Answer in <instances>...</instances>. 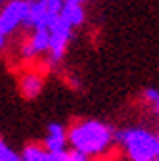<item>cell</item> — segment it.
Wrapping results in <instances>:
<instances>
[{
    "mask_svg": "<svg viewBox=\"0 0 159 161\" xmlns=\"http://www.w3.org/2000/svg\"><path fill=\"white\" fill-rule=\"evenodd\" d=\"M2 2H4V0H0V4H2Z\"/></svg>",
    "mask_w": 159,
    "mask_h": 161,
    "instance_id": "cell-11",
    "label": "cell"
},
{
    "mask_svg": "<svg viewBox=\"0 0 159 161\" xmlns=\"http://www.w3.org/2000/svg\"><path fill=\"white\" fill-rule=\"evenodd\" d=\"M42 83H44L42 75L36 69H29L19 77V94H21L25 100H33V98H36L41 94Z\"/></svg>",
    "mask_w": 159,
    "mask_h": 161,
    "instance_id": "cell-5",
    "label": "cell"
},
{
    "mask_svg": "<svg viewBox=\"0 0 159 161\" xmlns=\"http://www.w3.org/2000/svg\"><path fill=\"white\" fill-rule=\"evenodd\" d=\"M56 159H58V161H88V157H86L85 153L77 152V150H73V148H67L65 152H62L59 155H56Z\"/></svg>",
    "mask_w": 159,
    "mask_h": 161,
    "instance_id": "cell-8",
    "label": "cell"
},
{
    "mask_svg": "<svg viewBox=\"0 0 159 161\" xmlns=\"http://www.w3.org/2000/svg\"><path fill=\"white\" fill-rule=\"evenodd\" d=\"M21 161H58V159L44 148V144H29L21 153Z\"/></svg>",
    "mask_w": 159,
    "mask_h": 161,
    "instance_id": "cell-7",
    "label": "cell"
},
{
    "mask_svg": "<svg viewBox=\"0 0 159 161\" xmlns=\"http://www.w3.org/2000/svg\"><path fill=\"white\" fill-rule=\"evenodd\" d=\"M117 142L123 146L130 161H153L159 155L157 134L142 127H129L117 132Z\"/></svg>",
    "mask_w": 159,
    "mask_h": 161,
    "instance_id": "cell-2",
    "label": "cell"
},
{
    "mask_svg": "<svg viewBox=\"0 0 159 161\" xmlns=\"http://www.w3.org/2000/svg\"><path fill=\"white\" fill-rule=\"evenodd\" d=\"M144 100L153 108V111L159 113V90H155V88H148V90H144Z\"/></svg>",
    "mask_w": 159,
    "mask_h": 161,
    "instance_id": "cell-9",
    "label": "cell"
},
{
    "mask_svg": "<svg viewBox=\"0 0 159 161\" xmlns=\"http://www.w3.org/2000/svg\"><path fill=\"white\" fill-rule=\"evenodd\" d=\"M29 10H31L29 0H12V2H8L0 10V33L4 36H8L19 25L27 23Z\"/></svg>",
    "mask_w": 159,
    "mask_h": 161,
    "instance_id": "cell-3",
    "label": "cell"
},
{
    "mask_svg": "<svg viewBox=\"0 0 159 161\" xmlns=\"http://www.w3.org/2000/svg\"><path fill=\"white\" fill-rule=\"evenodd\" d=\"M59 19L63 23H67L71 29L79 27L85 21V10L81 4H75V2H65L62 4V10H59Z\"/></svg>",
    "mask_w": 159,
    "mask_h": 161,
    "instance_id": "cell-6",
    "label": "cell"
},
{
    "mask_svg": "<svg viewBox=\"0 0 159 161\" xmlns=\"http://www.w3.org/2000/svg\"><path fill=\"white\" fill-rule=\"evenodd\" d=\"M111 127L98 119H79L67 130V144L86 157L104 153L111 146Z\"/></svg>",
    "mask_w": 159,
    "mask_h": 161,
    "instance_id": "cell-1",
    "label": "cell"
},
{
    "mask_svg": "<svg viewBox=\"0 0 159 161\" xmlns=\"http://www.w3.org/2000/svg\"><path fill=\"white\" fill-rule=\"evenodd\" d=\"M157 146H159V134H157Z\"/></svg>",
    "mask_w": 159,
    "mask_h": 161,
    "instance_id": "cell-10",
    "label": "cell"
},
{
    "mask_svg": "<svg viewBox=\"0 0 159 161\" xmlns=\"http://www.w3.org/2000/svg\"><path fill=\"white\" fill-rule=\"evenodd\" d=\"M42 144L52 155H59L62 152L67 150V129L58 123H52L48 127V134Z\"/></svg>",
    "mask_w": 159,
    "mask_h": 161,
    "instance_id": "cell-4",
    "label": "cell"
}]
</instances>
